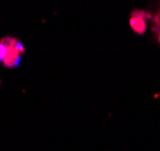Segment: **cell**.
Instances as JSON below:
<instances>
[{"instance_id": "cell-2", "label": "cell", "mask_w": 160, "mask_h": 151, "mask_svg": "<svg viewBox=\"0 0 160 151\" xmlns=\"http://www.w3.org/2000/svg\"><path fill=\"white\" fill-rule=\"evenodd\" d=\"M151 18V15H148L147 12L143 11H134L130 18V25L133 28L134 31L142 34L146 30V25H147V19Z\"/></svg>"}, {"instance_id": "cell-3", "label": "cell", "mask_w": 160, "mask_h": 151, "mask_svg": "<svg viewBox=\"0 0 160 151\" xmlns=\"http://www.w3.org/2000/svg\"><path fill=\"white\" fill-rule=\"evenodd\" d=\"M153 21H154V27H153V31H155L157 33V35H158V38H159V42H160V11L154 16V18H153Z\"/></svg>"}, {"instance_id": "cell-1", "label": "cell", "mask_w": 160, "mask_h": 151, "mask_svg": "<svg viewBox=\"0 0 160 151\" xmlns=\"http://www.w3.org/2000/svg\"><path fill=\"white\" fill-rule=\"evenodd\" d=\"M25 52L23 44L12 36H5L0 40V63L6 68L19 65L22 54Z\"/></svg>"}]
</instances>
